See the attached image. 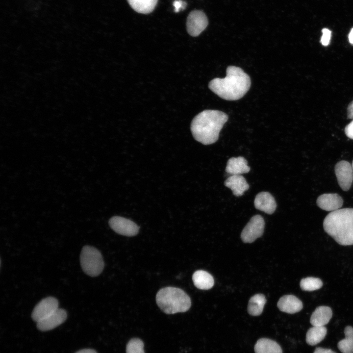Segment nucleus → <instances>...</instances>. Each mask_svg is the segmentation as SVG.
<instances>
[{
	"instance_id": "f257e3e1",
	"label": "nucleus",
	"mask_w": 353,
	"mask_h": 353,
	"mask_svg": "<svg viewBox=\"0 0 353 353\" xmlns=\"http://www.w3.org/2000/svg\"><path fill=\"white\" fill-rule=\"evenodd\" d=\"M251 84L250 76L241 68L229 66L227 68L226 76L214 78L209 82L208 87L222 99L236 101L246 94Z\"/></svg>"
},
{
	"instance_id": "f03ea898",
	"label": "nucleus",
	"mask_w": 353,
	"mask_h": 353,
	"mask_svg": "<svg viewBox=\"0 0 353 353\" xmlns=\"http://www.w3.org/2000/svg\"><path fill=\"white\" fill-rule=\"evenodd\" d=\"M228 116L224 112L215 110H204L193 119L191 130L194 138L204 145L216 142Z\"/></svg>"
},
{
	"instance_id": "7ed1b4c3",
	"label": "nucleus",
	"mask_w": 353,
	"mask_h": 353,
	"mask_svg": "<svg viewBox=\"0 0 353 353\" xmlns=\"http://www.w3.org/2000/svg\"><path fill=\"white\" fill-rule=\"evenodd\" d=\"M325 231L343 246L353 245V208L330 212L323 222Z\"/></svg>"
},
{
	"instance_id": "20e7f679",
	"label": "nucleus",
	"mask_w": 353,
	"mask_h": 353,
	"mask_svg": "<svg viewBox=\"0 0 353 353\" xmlns=\"http://www.w3.org/2000/svg\"><path fill=\"white\" fill-rule=\"evenodd\" d=\"M156 302L161 310L169 314L186 312L191 305L189 296L183 290L170 286L159 290Z\"/></svg>"
},
{
	"instance_id": "39448f33",
	"label": "nucleus",
	"mask_w": 353,
	"mask_h": 353,
	"mask_svg": "<svg viewBox=\"0 0 353 353\" xmlns=\"http://www.w3.org/2000/svg\"><path fill=\"white\" fill-rule=\"evenodd\" d=\"M80 261L83 271L91 277L99 276L104 268V262L101 253L92 246H85L82 248Z\"/></svg>"
},
{
	"instance_id": "423d86ee",
	"label": "nucleus",
	"mask_w": 353,
	"mask_h": 353,
	"mask_svg": "<svg viewBox=\"0 0 353 353\" xmlns=\"http://www.w3.org/2000/svg\"><path fill=\"white\" fill-rule=\"evenodd\" d=\"M265 222L263 217L256 215L251 218L243 228L241 238L244 243H252L263 233Z\"/></svg>"
},
{
	"instance_id": "0eeeda50",
	"label": "nucleus",
	"mask_w": 353,
	"mask_h": 353,
	"mask_svg": "<svg viewBox=\"0 0 353 353\" xmlns=\"http://www.w3.org/2000/svg\"><path fill=\"white\" fill-rule=\"evenodd\" d=\"M208 20L205 14L200 10H194L188 15L186 21L188 33L192 36L199 35L206 27Z\"/></svg>"
},
{
	"instance_id": "6e6552de",
	"label": "nucleus",
	"mask_w": 353,
	"mask_h": 353,
	"mask_svg": "<svg viewBox=\"0 0 353 353\" xmlns=\"http://www.w3.org/2000/svg\"><path fill=\"white\" fill-rule=\"evenodd\" d=\"M335 174L341 188L349 190L353 181V169L352 165L345 160L337 162L334 167Z\"/></svg>"
},
{
	"instance_id": "1a4fd4ad",
	"label": "nucleus",
	"mask_w": 353,
	"mask_h": 353,
	"mask_svg": "<svg viewBox=\"0 0 353 353\" xmlns=\"http://www.w3.org/2000/svg\"><path fill=\"white\" fill-rule=\"evenodd\" d=\"M111 228L116 233L126 236L136 235L139 227L133 221L120 216H114L109 221Z\"/></svg>"
},
{
	"instance_id": "9d476101",
	"label": "nucleus",
	"mask_w": 353,
	"mask_h": 353,
	"mask_svg": "<svg viewBox=\"0 0 353 353\" xmlns=\"http://www.w3.org/2000/svg\"><path fill=\"white\" fill-rule=\"evenodd\" d=\"M58 308L57 300L49 297L42 300L32 312V319L37 323L45 319Z\"/></svg>"
},
{
	"instance_id": "9b49d317",
	"label": "nucleus",
	"mask_w": 353,
	"mask_h": 353,
	"mask_svg": "<svg viewBox=\"0 0 353 353\" xmlns=\"http://www.w3.org/2000/svg\"><path fill=\"white\" fill-rule=\"evenodd\" d=\"M67 316L66 311L58 308L45 319L37 323V327L41 331H48L62 324Z\"/></svg>"
},
{
	"instance_id": "f8f14e48",
	"label": "nucleus",
	"mask_w": 353,
	"mask_h": 353,
	"mask_svg": "<svg viewBox=\"0 0 353 353\" xmlns=\"http://www.w3.org/2000/svg\"><path fill=\"white\" fill-rule=\"evenodd\" d=\"M316 203L321 209L332 212L338 210L342 207L343 200L338 194H324L317 198Z\"/></svg>"
},
{
	"instance_id": "ddd939ff",
	"label": "nucleus",
	"mask_w": 353,
	"mask_h": 353,
	"mask_svg": "<svg viewBox=\"0 0 353 353\" xmlns=\"http://www.w3.org/2000/svg\"><path fill=\"white\" fill-rule=\"evenodd\" d=\"M255 207L268 214H273L276 210L277 203L274 198L268 192H261L255 197Z\"/></svg>"
},
{
	"instance_id": "4468645a",
	"label": "nucleus",
	"mask_w": 353,
	"mask_h": 353,
	"mask_svg": "<svg viewBox=\"0 0 353 353\" xmlns=\"http://www.w3.org/2000/svg\"><path fill=\"white\" fill-rule=\"evenodd\" d=\"M277 305L280 311L290 314L298 312L303 307L302 302L292 295L281 297L278 300Z\"/></svg>"
},
{
	"instance_id": "2eb2a0df",
	"label": "nucleus",
	"mask_w": 353,
	"mask_h": 353,
	"mask_svg": "<svg viewBox=\"0 0 353 353\" xmlns=\"http://www.w3.org/2000/svg\"><path fill=\"white\" fill-rule=\"evenodd\" d=\"M224 184L230 189L233 194L237 197L242 196L249 188L246 179L241 175H231L225 180Z\"/></svg>"
},
{
	"instance_id": "dca6fc26",
	"label": "nucleus",
	"mask_w": 353,
	"mask_h": 353,
	"mask_svg": "<svg viewBox=\"0 0 353 353\" xmlns=\"http://www.w3.org/2000/svg\"><path fill=\"white\" fill-rule=\"evenodd\" d=\"M250 170L246 159L242 156L231 157L227 161L226 171L231 175H240Z\"/></svg>"
},
{
	"instance_id": "f3484780",
	"label": "nucleus",
	"mask_w": 353,
	"mask_h": 353,
	"mask_svg": "<svg viewBox=\"0 0 353 353\" xmlns=\"http://www.w3.org/2000/svg\"><path fill=\"white\" fill-rule=\"evenodd\" d=\"M332 315V310L329 307L320 306L312 313L310 322L313 326H324L329 322Z\"/></svg>"
},
{
	"instance_id": "a211bd4d",
	"label": "nucleus",
	"mask_w": 353,
	"mask_h": 353,
	"mask_svg": "<svg viewBox=\"0 0 353 353\" xmlns=\"http://www.w3.org/2000/svg\"><path fill=\"white\" fill-rule=\"evenodd\" d=\"M192 280L194 285L201 290H208L214 285L213 277L203 270L196 271L193 275Z\"/></svg>"
},
{
	"instance_id": "6ab92c4d",
	"label": "nucleus",
	"mask_w": 353,
	"mask_h": 353,
	"mask_svg": "<svg viewBox=\"0 0 353 353\" xmlns=\"http://www.w3.org/2000/svg\"><path fill=\"white\" fill-rule=\"evenodd\" d=\"M255 353H282L280 346L268 338L259 339L254 346Z\"/></svg>"
},
{
	"instance_id": "aec40b11",
	"label": "nucleus",
	"mask_w": 353,
	"mask_h": 353,
	"mask_svg": "<svg viewBox=\"0 0 353 353\" xmlns=\"http://www.w3.org/2000/svg\"><path fill=\"white\" fill-rule=\"evenodd\" d=\"M327 332V328L324 326H313L306 333V342L309 345H316L325 338Z\"/></svg>"
},
{
	"instance_id": "412c9836",
	"label": "nucleus",
	"mask_w": 353,
	"mask_h": 353,
	"mask_svg": "<svg viewBox=\"0 0 353 353\" xmlns=\"http://www.w3.org/2000/svg\"><path fill=\"white\" fill-rule=\"evenodd\" d=\"M127 1L131 7L136 12L147 14L154 10L158 0H127Z\"/></svg>"
},
{
	"instance_id": "4be33fe9",
	"label": "nucleus",
	"mask_w": 353,
	"mask_h": 353,
	"mask_svg": "<svg viewBox=\"0 0 353 353\" xmlns=\"http://www.w3.org/2000/svg\"><path fill=\"white\" fill-rule=\"evenodd\" d=\"M266 303L265 297L261 294H256L251 298L249 300L248 311L252 316L260 315Z\"/></svg>"
},
{
	"instance_id": "5701e85b",
	"label": "nucleus",
	"mask_w": 353,
	"mask_h": 353,
	"mask_svg": "<svg viewBox=\"0 0 353 353\" xmlns=\"http://www.w3.org/2000/svg\"><path fill=\"white\" fill-rule=\"evenodd\" d=\"M344 333L345 338L338 342V348L342 353H353V328L346 327Z\"/></svg>"
},
{
	"instance_id": "b1692460",
	"label": "nucleus",
	"mask_w": 353,
	"mask_h": 353,
	"mask_svg": "<svg viewBox=\"0 0 353 353\" xmlns=\"http://www.w3.org/2000/svg\"><path fill=\"white\" fill-rule=\"evenodd\" d=\"M300 284L302 290L312 291L321 288L323 286V282L319 278L307 277L302 279Z\"/></svg>"
},
{
	"instance_id": "393cba45",
	"label": "nucleus",
	"mask_w": 353,
	"mask_h": 353,
	"mask_svg": "<svg viewBox=\"0 0 353 353\" xmlns=\"http://www.w3.org/2000/svg\"><path fill=\"white\" fill-rule=\"evenodd\" d=\"M126 353H145L143 342L138 338L132 339L126 345Z\"/></svg>"
},
{
	"instance_id": "a878e982",
	"label": "nucleus",
	"mask_w": 353,
	"mask_h": 353,
	"mask_svg": "<svg viewBox=\"0 0 353 353\" xmlns=\"http://www.w3.org/2000/svg\"><path fill=\"white\" fill-rule=\"evenodd\" d=\"M323 35L321 39V44L325 46L329 44L331 37V31L328 28H324L322 30Z\"/></svg>"
},
{
	"instance_id": "bb28decb",
	"label": "nucleus",
	"mask_w": 353,
	"mask_h": 353,
	"mask_svg": "<svg viewBox=\"0 0 353 353\" xmlns=\"http://www.w3.org/2000/svg\"><path fill=\"white\" fill-rule=\"evenodd\" d=\"M186 5V3L181 0H175L173 2V5L175 7V12L177 13L180 10L184 9Z\"/></svg>"
},
{
	"instance_id": "cd10ccee",
	"label": "nucleus",
	"mask_w": 353,
	"mask_h": 353,
	"mask_svg": "<svg viewBox=\"0 0 353 353\" xmlns=\"http://www.w3.org/2000/svg\"><path fill=\"white\" fill-rule=\"evenodd\" d=\"M345 132L348 137L353 139V120L345 127Z\"/></svg>"
},
{
	"instance_id": "c85d7f7f",
	"label": "nucleus",
	"mask_w": 353,
	"mask_h": 353,
	"mask_svg": "<svg viewBox=\"0 0 353 353\" xmlns=\"http://www.w3.org/2000/svg\"><path fill=\"white\" fill-rule=\"evenodd\" d=\"M313 353H336L335 352L329 349L318 347L315 350Z\"/></svg>"
},
{
	"instance_id": "c756f323",
	"label": "nucleus",
	"mask_w": 353,
	"mask_h": 353,
	"mask_svg": "<svg viewBox=\"0 0 353 353\" xmlns=\"http://www.w3.org/2000/svg\"><path fill=\"white\" fill-rule=\"evenodd\" d=\"M347 116L348 118L353 119V101L348 106Z\"/></svg>"
},
{
	"instance_id": "7c9ffc66",
	"label": "nucleus",
	"mask_w": 353,
	"mask_h": 353,
	"mask_svg": "<svg viewBox=\"0 0 353 353\" xmlns=\"http://www.w3.org/2000/svg\"><path fill=\"white\" fill-rule=\"evenodd\" d=\"M76 353H97V352L92 349H84L80 350Z\"/></svg>"
},
{
	"instance_id": "2f4dec72",
	"label": "nucleus",
	"mask_w": 353,
	"mask_h": 353,
	"mask_svg": "<svg viewBox=\"0 0 353 353\" xmlns=\"http://www.w3.org/2000/svg\"><path fill=\"white\" fill-rule=\"evenodd\" d=\"M349 40L351 44H353V28L351 29L349 34Z\"/></svg>"
},
{
	"instance_id": "473e14b6",
	"label": "nucleus",
	"mask_w": 353,
	"mask_h": 353,
	"mask_svg": "<svg viewBox=\"0 0 353 353\" xmlns=\"http://www.w3.org/2000/svg\"><path fill=\"white\" fill-rule=\"evenodd\" d=\"M352 167H353V162H352Z\"/></svg>"
}]
</instances>
